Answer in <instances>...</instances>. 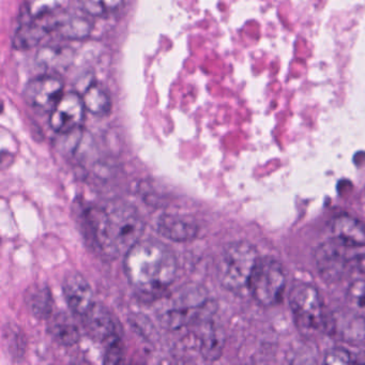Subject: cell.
I'll list each match as a JSON object with an SVG mask.
<instances>
[{
	"instance_id": "cell-8",
	"label": "cell",
	"mask_w": 365,
	"mask_h": 365,
	"mask_svg": "<svg viewBox=\"0 0 365 365\" xmlns=\"http://www.w3.org/2000/svg\"><path fill=\"white\" fill-rule=\"evenodd\" d=\"M347 245L333 238L322 243L315 251V262L320 277L324 281H339L347 270L349 258L347 256Z\"/></svg>"
},
{
	"instance_id": "cell-24",
	"label": "cell",
	"mask_w": 365,
	"mask_h": 365,
	"mask_svg": "<svg viewBox=\"0 0 365 365\" xmlns=\"http://www.w3.org/2000/svg\"><path fill=\"white\" fill-rule=\"evenodd\" d=\"M104 358H106L104 359V362L112 363V364L121 362V360H123V345H121L118 335L113 337L112 339L108 341V347H106V356Z\"/></svg>"
},
{
	"instance_id": "cell-26",
	"label": "cell",
	"mask_w": 365,
	"mask_h": 365,
	"mask_svg": "<svg viewBox=\"0 0 365 365\" xmlns=\"http://www.w3.org/2000/svg\"><path fill=\"white\" fill-rule=\"evenodd\" d=\"M359 267L365 272V255L358 262Z\"/></svg>"
},
{
	"instance_id": "cell-9",
	"label": "cell",
	"mask_w": 365,
	"mask_h": 365,
	"mask_svg": "<svg viewBox=\"0 0 365 365\" xmlns=\"http://www.w3.org/2000/svg\"><path fill=\"white\" fill-rule=\"evenodd\" d=\"M85 112L86 108L83 97L76 93H65L51 112V128L57 133H71L82 125Z\"/></svg>"
},
{
	"instance_id": "cell-17",
	"label": "cell",
	"mask_w": 365,
	"mask_h": 365,
	"mask_svg": "<svg viewBox=\"0 0 365 365\" xmlns=\"http://www.w3.org/2000/svg\"><path fill=\"white\" fill-rule=\"evenodd\" d=\"M26 305L31 313L39 319H46L53 313V298L46 285H34L26 294Z\"/></svg>"
},
{
	"instance_id": "cell-7",
	"label": "cell",
	"mask_w": 365,
	"mask_h": 365,
	"mask_svg": "<svg viewBox=\"0 0 365 365\" xmlns=\"http://www.w3.org/2000/svg\"><path fill=\"white\" fill-rule=\"evenodd\" d=\"M63 80L52 74L33 78L24 89V99L27 104L41 112H52L59 100L63 98Z\"/></svg>"
},
{
	"instance_id": "cell-14",
	"label": "cell",
	"mask_w": 365,
	"mask_h": 365,
	"mask_svg": "<svg viewBox=\"0 0 365 365\" xmlns=\"http://www.w3.org/2000/svg\"><path fill=\"white\" fill-rule=\"evenodd\" d=\"M37 22L26 23L16 31L14 37V46L16 50H31L41 42V40L53 31L51 24L43 23V19H37Z\"/></svg>"
},
{
	"instance_id": "cell-19",
	"label": "cell",
	"mask_w": 365,
	"mask_h": 365,
	"mask_svg": "<svg viewBox=\"0 0 365 365\" xmlns=\"http://www.w3.org/2000/svg\"><path fill=\"white\" fill-rule=\"evenodd\" d=\"M85 108L98 116L108 115L112 110V100L106 91L98 85H91L83 96Z\"/></svg>"
},
{
	"instance_id": "cell-4",
	"label": "cell",
	"mask_w": 365,
	"mask_h": 365,
	"mask_svg": "<svg viewBox=\"0 0 365 365\" xmlns=\"http://www.w3.org/2000/svg\"><path fill=\"white\" fill-rule=\"evenodd\" d=\"M255 247L245 241L230 243L217 262V279L225 289L235 294L249 290L250 281L257 264Z\"/></svg>"
},
{
	"instance_id": "cell-12",
	"label": "cell",
	"mask_w": 365,
	"mask_h": 365,
	"mask_svg": "<svg viewBox=\"0 0 365 365\" xmlns=\"http://www.w3.org/2000/svg\"><path fill=\"white\" fill-rule=\"evenodd\" d=\"M84 317V326L95 341H108L117 336L116 324L112 313L104 305L93 303Z\"/></svg>"
},
{
	"instance_id": "cell-10",
	"label": "cell",
	"mask_w": 365,
	"mask_h": 365,
	"mask_svg": "<svg viewBox=\"0 0 365 365\" xmlns=\"http://www.w3.org/2000/svg\"><path fill=\"white\" fill-rule=\"evenodd\" d=\"M67 304L73 313L84 315L93 305V292L88 281L80 272H70L63 283Z\"/></svg>"
},
{
	"instance_id": "cell-25",
	"label": "cell",
	"mask_w": 365,
	"mask_h": 365,
	"mask_svg": "<svg viewBox=\"0 0 365 365\" xmlns=\"http://www.w3.org/2000/svg\"><path fill=\"white\" fill-rule=\"evenodd\" d=\"M324 362L330 365L349 364L354 362L351 354L344 348H334L324 356Z\"/></svg>"
},
{
	"instance_id": "cell-22",
	"label": "cell",
	"mask_w": 365,
	"mask_h": 365,
	"mask_svg": "<svg viewBox=\"0 0 365 365\" xmlns=\"http://www.w3.org/2000/svg\"><path fill=\"white\" fill-rule=\"evenodd\" d=\"M123 1L125 0H78V4L88 16L100 18L117 11Z\"/></svg>"
},
{
	"instance_id": "cell-11",
	"label": "cell",
	"mask_w": 365,
	"mask_h": 365,
	"mask_svg": "<svg viewBox=\"0 0 365 365\" xmlns=\"http://www.w3.org/2000/svg\"><path fill=\"white\" fill-rule=\"evenodd\" d=\"M158 232L175 242H187L197 236L198 225L187 215H163L158 222Z\"/></svg>"
},
{
	"instance_id": "cell-23",
	"label": "cell",
	"mask_w": 365,
	"mask_h": 365,
	"mask_svg": "<svg viewBox=\"0 0 365 365\" xmlns=\"http://www.w3.org/2000/svg\"><path fill=\"white\" fill-rule=\"evenodd\" d=\"M346 301L350 311L359 317L365 318V281L352 282L346 294Z\"/></svg>"
},
{
	"instance_id": "cell-13",
	"label": "cell",
	"mask_w": 365,
	"mask_h": 365,
	"mask_svg": "<svg viewBox=\"0 0 365 365\" xmlns=\"http://www.w3.org/2000/svg\"><path fill=\"white\" fill-rule=\"evenodd\" d=\"M333 238L349 247H365V224L350 215H339L331 223Z\"/></svg>"
},
{
	"instance_id": "cell-20",
	"label": "cell",
	"mask_w": 365,
	"mask_h": 365,
	"mask_svg": "<svg viewBox=\"0 0 365 365\" xmlns=\"http://www.w3.org/2000/svg\"><path fill=\"white\" fill-rule=\"evenodd\" d=\"M53 339L63 346L76 345L80 339L78 327L70 322L67 318L57 317L50 327Z\"/></svg>"
},
{
	"instance_id": "cell-1",
	"label": "cell",
	"mask_w": 365,
	"mask_h": 365,
	"mask_svg": "<svg viewBox=\"0 0 365 365\" xmlns=\"http://www.w3.org/2000/svg\"><path fill=\"white\" fill-rule=\"evenodd\" d=\"M87 227L103 255H125L144 234L145 223L138 211L125 202H112L88 209Z\"/></svg>"
},
{
	"instance_id": "cell-16",
	"label": "cell",
	"mask_w": 365,
	"mask_h": 365,
	"mask_svg": "<svg viewBox=\"0 0 365 365\" xmlns=\"http://www.w3.org/2000/svg\"><path fill=\"white\" fill-rule=\"evenodd\" d=\"M38 63L52 71H65L73 61V52L71 48L63 46H46L39 51Z\"/></svg>"
},
{
	"instance_id": "cell-5",
	"label": "cell",
	"mask_w": 365,
	"mask_h": 365,
	"mask_svg": "<svg viewBox=\"0 0 365 365\" xmlns=\"http://www.w3.org/2000/svg\"><path fill=\"white\" fill-rule=\"evenodd\" d=\"M288 298L294 322L302 332L313 334L324 329L327 322L322 297L314 286L297 284L290 289Z\"/></svg>"
},
{
	"instance_id": "cell-3",
	"label": "cell",
	"mask_w": 365,
	"mask_h": 365,
	"mask_svg": "<svg viewBox=\"0 0 365 365\" xmlns=\"http://www.w3.org/2000/svg\"><path fill=\"white\" fill-rule=\"evenodd\" d=\"M209 314L208 292L198 284H187L173 292L159 311L162 326L172 330L204 319Z\"/></svg>"
},
{
	"instance_id": "cell-15",
	"label": "cell",
	"mask_w": 365,
	"mask_h": 365,
	"mask_svg": "<svg viewBox=\"0 0 365 365\" xmlns=\"http://www.w3.org/2000/svg\"><path fill=\"white\" fill-rule=\"evenodd\" d=\"M225 345V333L219 324L205 322L200 337V352L206 360L215 361L220 359Z\"/></svg>"
},
{
	"instance_id": "cell-18",
	"label": "cell",
	"mask_w": 365,
	"mask_h": 365,
	"mask_svg": "<svg viewBox=\"0 0 365 365\" xmlns=\"http://www.w3.org/2000/svg\"><path fill=\"white\" fill-rule=\"evenodd\" d=\"M53 31L61 34V37L70 40H81L88 37L91 31V25L88 21L76 16L63 18L61 20L54 21Z\"/></svg>"
},
{
	"instance_id": "cell-21",
	"label": "cell",
	"mask_w": 365,
	"mask_h": 365,
	"mask_svg": "<svg viewBox=\"0 0 365 365\" xmlns=\"http://www.w3.org/2000/svg\"><path fill=\"white\" fill-rule=\"evenodd\" d=\"M69 0H26L27 12L31 18L44 19L55 16L67 8Z\"/></svg>"
},
{
	"instance_id": "cell-2",
	"label": "cell",
	"mask_w": 365,
	"mask_h": 365,
	"mask_svg": "<svg viewBox=\"0 0 365 365\" xmlns=\"http://www.w3.org/2000/svg\"><path fill=\"white\" fill-rule=\"evenodd\" d=\"M123 264L131 285L144 294L162 292L176 277V256L159 240L138 241L125 254Z\"/></svg>"
},
{
	"instance_id": "cell-6",
	"label": "cell",
	"mask_w": 365,
	"mask_h": 365,
	"mask_svg": "<svg viewBox=\"0 0 365 365\" xmlns=\"http://www.w3.org/2000/svg\"><path fill=\"white\" fill-rule=\"evenodd\" d=\"M285 286L283 266L273 258H259L249 286V292L256 302L264 307L277 304L281 301Z\"/></svg>"
}]
</instances>
